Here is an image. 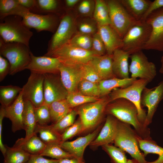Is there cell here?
<instances>
[{
  "label": "cell",
  "mask_w": 163,
  "mask_h": 163,
  "mask_svg": "<svg viewBox=\"0 0 163 163\" xmlns=\"http://www.w3.org/2000/svg\"><path fill=\"white\" fill-rule=\"evenodd\" d=\"M107 115L113 116L119 120L133 126L138 135L144 139H149L150 129L141 124L138 117V110L135 104L123 98L110 102L106 110Z\"/></svg>",
  "instance_id": "obj_1"
},
{
  "label": "cell",
  "mask_w": 163,
  "mask_h": 163,
  "mask_svg": "<svg viewBox=\"0 0 163 163\" xmlns=\"http://www.w3.org/2000/svg\"><path fill=\"white\" fill-rule=\"evenodd\" d=\"M110 102L108 95L100 97L95 102L84 104L75 108L83 124V133L93 129L105 120L106 108Z\"/></svg>",
  "instance_id": "obj_2"
},
{
  "label": "cell",
  "mask_w": 163,
  "mask_h": 163,
  "mask_svg": "<svg viewBox=\"0 0 163 163\" xmlns=\"http://www.w3.org/2000/svg\"><path fill=\"white\" fill-rule=\"evenodd\" d=\"M29 46L22 43L5 42L0 37V54L10 65L9 74L14 75L26 69L31 61Z\"/></svg>",
  "instance_id": "obj_3"
},
{
  "label": "cell",
  "mask_w": 163,
  "mask_h": 163,
  "mask_svg": "<svg viewBox=\"0 0 163 163\" xmlns=\"http://www.w3.org/2000/svg\"><path fill=\"white\" fill-rule=\"evenodd\" d=\"M76 17L70 10H66L61 17L58 26L49 40L46 53L51 57L56 50L68 43L76 33Z\"/></svg>",
  "instance_id": "obj_4"
},
{
  "label": "cell",
  "mask_w": 163,
  "mask_h": 163,
  "mask_svg": "<svg viewBox=\"0 0 163 163\" xmlns=\"http://www.w3.org/2000/svg\"><path fill=\"white\" fill-rule=\"evenodd\" d=\"M2 20L0 23V37L6 43H19L29 47L33 33L24 24L22 17L10 15Z\"/></svg>",
  "instance_id": "obj_5"
},
{
  "label": "cell",
  "mask_w": 163,
  "mask_h": 163,
  "mask_svg": "<svg viewBox=\"0 0 163 163\" xmlns=\"http://www.w3.org/2000/svg\"><path fill=\"white\" fill-rule=\"evenodd\" d=\"M138 136L130 125L119 120L113 143L115 146L129 154L139 163H147L143 153L140 150L138 140Z\"/></svg>",
  "instance_id": "obj_6"
},
{
  "label": "cell",
  "mask_w": 163,
  "mask_h": 163,
  "mask_svg": "<svg viewBox=\"0 0 163 163\" xmlns=\"http://www.w3.org/2000/svg\"><path fill=\"white\" fill-rule=\"evenodd\" d=\"M151 31V25L145 21H138L123 38L121 49L129 55L142 51L149 39Z\"/></svg>",
  "instance_id": "obj_7"
},
{
  "label": "cell",
  "mask_w": 163,
  "mask_h": 163,
  "mask_svg": "<svg viewBox=\"0 0 163 163\" xmlns=\"http://www.w3.org/2000/svg\"><path fill=\"white\" fill-rule=\"evenodd\" d=\"M150 82L148 80L137 79L131 85L126 87L114 89L109 94L110 101L123 98L134 104L138 110V120L144 126L147 113L145 110L143 108L141 104V96L143 89Z\"/></svg>",
  "instance_id": "obj_8"
},
{
  "label": "cell",
  "mask_w": 163,
  "mask_h": 163,
  "mask_svg": "<svg viewBox=\"0 0 163 163\" xmlns=\"http://www.w3.org/2000/svg\"><path fill=\"white\" fill-rule=\"evenodd\" d=\"M95 56L92 50L82 49L67 43L55 51L51 57L57 58L62 64L79 69Z\"/></svg>",
  "instance_id": "obj_9"
},
{
  "label": "cell",
  "mask_w": 163,
  "mask_h": 163,
  "mask_svg": "<svg viewBox=\"0 0 163 163\" xmlns=\"http://www.w3.org/2000/svg\"><path fill=\"white\" fill-rule=\"evenodd\" d=\"M110 25L123 39L129 30L138 21L127 12L119 0H108Z\"/></svg>",
  "instance_id": "obj_10"
},
{
  "label": "cell",
  "mask_w": 163,
  "mask_h": 163,
  "mask_svg": "<svg viewBox=\"0 0 163 163\" xmlns=\"http://www.w3.org/2000/svg\"><path fill=\"white\" fill-rule=\"evenodd\" d=\"M61 16L53 14H38L28 11L21 17L24 24L30 29L34 28L37 32L46 31L54 33L59 24Z\"/></svg>",
  "instance_id": "obj_11"
},
{
  "label": "cell",
  "mask_w": 163,
  "mask_h": 163,
  "mask_svg": "<svg viewBox=\"0 0 163 163\" xmlns=\"http://www.w3.org/2000/svg\"><path fill=\"white\" fill-rule=\"evenodd\" d=\"M131 62L129 71L131 73V78L148 80L151 82L156 74L155 64L149 61L148 58L140 51L130 55Z\"/></svg>",
  "instance_id": "obj_12"
},
{
  "label": "cell",
  "mask_w": 163,
  "mask_h": 163,
  "mask_svg": "<svg viewBox=\"0 0 163 163\" xmlns=\"http://www.w3.org/2000/svg\"><path fill=\"white\" fill-rule=\"evenodd\" d=\"M152 27L149 39L143 50H163V7L152 12L145 20Z\"/></svg>",
  "instance_id": "obj_13"
},
{
  "label": "cell",
  "mask_w": 163,
  "mask_h": 163,
  "mask_svg": "<svg viewBox=\"0 0 163 163\" xmlns=\"http://www.w3.org/2000/svg\"><path fill=\"white\" fill-rule=\"evenodd\" d=\"M43 81V75L30 72L27 82L22 88L24 101H30L35 107L44 104Z\"/></svg>",
  "instance_id": "obj_14"
},
{
  "label": "cell",
  "mask_w": 163,
  "mask_h": 163,
  "mask_svg": "<svg viewBox=\"0 0 163 163\" xmlns=\"http://www.w3.org/2000/svg\"><path fill=\"white\" fill-rule=\"evenodd\" d=\"M59 73L43 74L44 104L49 105L53 102L66 99L68 93Z\"/></svg>",
  "instance_id": "obj_15"
},
{
  "label": "cell",
  "mask_w": 163,
  "mask_h": 163,
  "mask_svg": "<svg viewBox=\"0 0 163 163\" xmlns=\"http://www.w3.org/2000/svg\"><path fill=\"white\" fill-rule=\"evenodd\" d=\"M163 100V80L152 88L145 87L141 96L142 107H146L147 113L144 124L146 127L151 123L153 117L160 102Z\"/></svg>",
  "instance_id": "obj_16"
},
{
  "label": "cell",
  "mask_w": 163,
  "mask_h": 163,
  "mask_svg": "<svg viewBox=\"0 0 163 163\" xmlns=\"http://www.w3.org/2000/svg\"><path fill=\"white\" fill-rule=\"evenodd\" d=\"M31 61L26 69L30 72L43 75L59 73L61 63L56 57L46 56H36L30 51Z\"/></svg>",
  "instance_id": "obj_17"
},
{
  "label": "cell",
  "mask_w": 163,
  "mask_h": 163,
  "mask_svg": "<svg viewBox=\"0 0 163 163\" xmlns=\"http://www.w3.org/2000/svg\"><path fill=\"white\" fill-rule=\"evenodd\" d=\"M118 122L119 120L114 117L107 115L98 135L89 145L90 147L95 149L99 146L113 143L117 132Z\"/></svg>",
  "instance_id": "obj_18"
},
{
  "label": "cell",
  "mask_w": 163,
  "mask_h": 163,
  "mask_svg": "<svg viewBox=\"0 0 163 163\" xmlns=\"http://www.w3.org/2000/svg\"><path fill=\"white\" fill-rule=\"evenodd\" d=\"M104 124L99 126L92 133L85 136L79 137L73 141L63 142L61 144L62 148L75 157L83 159L85 148L97 136Z\"/></svg>",
  "instance_id": "obj_19"
},
{
  "label": "cell",
  "mask_w": 163,
  "mask_h": 163,
  "mask_svg": "<svg viewBox=\"0 0 163 163\" xmlns=\"http://www.w3.org/2000/svg\"><path fill=\"white\" fill-rule=\"evenodd\" d=\"M24 104V101L21 91L13 103L9 106L5 107V117L11 121V130L14 133L24 129L23 114Z\"/></svg>",
  "instance_id": "obj_20"
},
{
  "label": "cell",
  "mask_w": 163,
  "mask_h": 163,
  "mask_svg": "<svg viewBox=\"0 0 163 163\" xmlns=\"http://www.w3.org/2000/svg\"><path fill=\"white\" fill-rule=\"evenodd\" d=\"M97 32L103 42L107 54L112 55L115 50L121 49L122 39L110 25H98Z\"/></svg>",
  "instance_id": "obj_21"
},
{
  "label": "cell",
  "mask_w": 163,
  "mask_h": 163,
  "mask_svg": "<svg viewBox=\"0 0 163 163\" xmlns=\"http://www.w3.org/2000/svg\"><path fill=\"white\" fill-rule=\"evenodd\" d=\"M59 72L62 82L68 94L78 91L79 84L82 80L80 68L66 66L61 63Z\"/></svg>",
  "instance_id": "obj_22"
},
{
  "label": "cell",
  "mask_w": 163,
  "mask_h": 163,
  "mask_svg": "<svg viewBox=\"0 0 163 163\" xmlns=\"http://www.w3.org/2000/svg\"><path fill=\"white\" fill-rule=\"evenodd\" d=\"M113 55L106 54L95 56L88 63L95 71L102 80L115 76L112 67Z\"/></svg>",
  "instance_id": "obj_23"
},
{
  "label": "cell",
  "mask_w": 163,
  "mask_h": 163,
  "mask_svg": "<svg viewBox=\"0 0 163 163\" xmlns=\"http://www.w3.org/2000/svg\"><path fill=\"white\" fill-rule=\"evenodd\" d=\"M129 55L121 49L116 50L113 54L112 67L116 77L120 79L129 78L128 59Z\"/></svg>",
  "instance_id": "obj_24"
},
{
  "label": "cell",
  "mask_w": 163,
  "mask_h": 163,
  "mask_svg": "<svg viewBox=\"0 0 163 163\" xmlns=\"http://www.w3.org/2000/svg\"><path fill=\"white\" fill-rule=\"evenodd\" d=\"M46 145L35 133L27 139H19L14 146L21 148L31 155H41L43 152Z\"/></svg>",
  "instance_id": "obj_25"
},
{
  "label": "cell",
  "mask_w": 163,
  "mask_h": 163,
  "mask_svg": "<svg viewBox=\"0 0 163 163\" xmlns=\"http://www.w3.org/2000/svg\"><path fill=\"white\" fill-rule=\"evenodd\" d=\"M128 13L136 21L141 20L151 1L149 0H119Z\"/></svg>",
  "instance_id": "obj_26"
},
{
  "label": "cell",
  "mask_w": 163,
  "mask_h": 163,
  "mask_svg": "<svg viewBox=\"0 0 163 163\" xmlns=\"http://www.w3.org/2000/svg\"><path fill=\"white\" fill-rule=\"evenodd\" d=\"M136 79L131 77L126 79L114 77L102 80L98 83L100 97L109 95L114 89L126 87L131 85Z\"/></svg>",
  "instance_id": "obj_27"
},
{
  "label": "cell",
  "mask_w": 163,
  "mask_h": 163,
  "mask_svg": "<svg viewBox=\"0 0 163 163\" xmlns=\"http://www.w3.org/2000/svg\"><path fill=\"white\" fill-rule=\"evenodd\" d=\"M24 101L23 114L24 129L26 132L25 139H27L35 133L37 124L34 112V106L30 101Z\"/></svg>",
  "instance_id": "obj_28"
},
{
  "label": "cell",
  "mask_w": 163,
  "mask_h": 163,
  "mask_svg": "<svg viewBox=\"0 0 163 163\" xmlns=\"http://www.w3.org/2000/svg\"><path fill=\"white\" fill-rule=\"evenodd\" d=\"M139 148L143 152L145 157L149 153L158 155V157L154 161L147 163H163V148L158 145L152 138L144 139L139 136L138 137Z\"/></svg>",
  "instance_id": "obj_29"
},
{
  "label": "cell",
  "mask_w": 163,
  "mask_h": 163,
  "mask_svg": "<svg viewBox=\"0 0 163 163\" xmlns=\"http://www.w3.org/2000/svg\"><path fill=\"white\" fill-rule=\"evenodd\" d=\"M64 8L61 2L57 0H36L33 13L45 14H53L59 15V12Z\"/></svg>",
  "instance_id": "obj_30"
},
{
  "label": "cell",
  "mask_w": 163,
  "mask_h": 163,
  "mask_svg": "<svg viewBox=\"0 0 163 163\" xmlns=\"http://www.w3.org/2000/svg\"><path fill=\"white\" fill-rule=\"evenodd\" d=\"M35 133H38L40 138L46 144L62 143L61 135L53 129L52 125H41L37 123Z\"/></svg>",
  "instance_id": "obj_31"
},
{
  "label": "cell",
  "mask_w": 163,
  "mask_h": 163,
  "mask_svg": "<svg viewBox=\"0 0 163 163\" xmlns=\"http://www.w3.org/2000/svg\"><path fill=\"white\" fill-rule=\"evenodd\" d=\"M6 152L4 157L3 163H26L31 155L21 148L13 146L9 147L5 145Z\"/></svg>",
  "instance_id": "obj_32"
},
{
  "label": "cell",
  "mask_w": 163,
  "mask_h": 163,
  "mask_svg": "<svg viewBox=\"0 0 163 163\" xmlns=\"http://www.w3.org/2000/svg\"><path fill=\"white\" fill-rule=\"evenodd\" d=\"M49 107L53 124L57 123L73 109L66 99L53 102Z\"/></svg>",
  "instance_id": "obj_33"
},
{
  "label": "cell",
  "mask_w": 163,
  "mask_h": 163,
  "mask_svg": "<svg viewBox=\"0 0 163 163\" xmlns=\"http://www.w3.org/2000/svg\"><path fill=\"white\" fill-rule=\"evenodd\" d=\"M93 18L98 25H110L108 7L106 1L96 0Z\"/></svg>",
  "instance_id": "obj_34"
},
{
  "label": "cell",
  "mask_w": 163,
  "mask_h": 163,
  "mask_svg": "<svg viewBox=\"0 0 163 163\" xmlns=\"http://www.w3.org/2000/svg\"><path fill=\"white\" fill-rule=\"evenodd\" d=\"M22 90V88L11 85L0 86V102L5 107L12 104Z\"/></svg>",
  "instance_id": "obj_35"
},
{
  "label": "cell",
  "mask_w": 163,
  "mask_h": 163,
  "mask_svg": "<svg viewBox=\"0 0 163 163\" xmlns=\"http://www.w3.org/2000/svg\"><path fill=\"white\" fill-rule=\"evenodd\" d=\"M76 26L77 33L93 36L98 31V25L93 18H76Z\"/></svg>",
  "instance_id": "obj_36"
},
{
  "label": "cell",
  "mask_w": 163,
  "mask_h": 163,
  "mask_svg": "<svg viewBox=\"0 0 163 163\" xmlns=\"http://www.w3.org/2000/svg\"><path fill=\"white\" fill-rule=\"evenodd\" d=\"M40 155L57 160L75 157L73 155L63 149L61 146L60 143H56L46 144L45 150Z\"/></svg>",
  "instance_id": "obj_37"
},
{
  "label": "cell",
  "mask_w": 163,
  "mask_h": 163,
  "mask_svg": "<svg viewBox=\"0 0 163 163\" xmlns=\"http://www.w3.org/2000/svg\"><path fill=\"white\" fill-rule=\"evenodd\" d=\"M99 98L86 96L78 91L68 94L66 100L69 106L74 109L84 104L95 102Z\"/></svg>",
  "instance_id": "obj_38"
},
{
  "label": "cell",
  "mask_w": 163,
  "mask_h": 163,
  "mask_svg": "<svg viewBox=\"0 0 163 163\" xmlns=\"http://www.w3.org/2000/svg\"><path fill=\"white\" fill-rule=\"evenodd\" d=\"M101 147L109 156L112 163H127L125 152L120 148L110 144Z\"/></svg>",
  "instance_id": "obj_39"
},
{
  "label": "cell",
  "mask_w": 163,
  "mask_h": 163,
  "mask_svg": "<svg viewBox=\"0 0 163 163\" xmlns=\"http://www.w3.org/2000/svg\"><path fill=\"white\" fill-rule=\"evenodd\" d=\"M78 91L86 96L101 97L98 83L82 79L79 84Z\"/></svg>",
  "instance_id": "obj_40"
},
{
  "label": "cell",
  "mask_w": 163,
  "mask_h": 163,
  "mask_svg": "<svg viewBox=\"0 0 163 163\" xmlns=\"http://www.w3.org/2000/svg\"><path fill=\"white\" fill-rule=\"evenodd\" d=\"M92 36L76 33L68 43L78 48L87 50H91Z\"/></svg>",
  "instance_id": "obj_41"
},
{
  "label": "cell",
  "mask_w": 163,
  "mask_h": 163,
  "mask_svg": "<svg viewBox=\"0 0 163 163\" xmlns=\"http://www.w3.org/2000/svg\"><path fill=\"white\" fill-rule=\"evenodd\" d=\"M77 115L78 113L76 109H73L57 123L52 124L53 128L56 131L61 135L67 128L74 123Z\"/></svg>",
  "instance_id": "obj_42"
},
{
  "label": "cell",
  "mask_w": 163,
  "mask_h": 163,
  "mask_svg": "<svg viewBox=\"0 0 163 163\" xmlns=\"http://www.w3.org/2000/svg\"><path fill=\"white\" fill-rule=\"evenodd\" d=\"M77 5L76 12L78 18H93L95 6V0H81Z\"/></svg>",
  "instance_id": "obj_43"
},
{
  "label": "cell",
  "mask_w": 163,
  "mask_h": 163,
  "mask_svg": "<svg viewBox=\"0 0 163 163\" xmlns=\"http://www.w3.org/2000/svg\"><path fill=\"white\" fill-rule=\"evenodd\" d=\"M34 112L37 124L48 125L51 121L49 105L44 104L38 107H34Z\"/></svg>",
  "instance_id": "obj_44"
},
{
  "label": "cell",
  "mask_w": 163,
  "mask_h": 163,
  "mask_svg": "<svg viewBox=\"0 0 163 163\" xmlns=\"http://www.w3.org/2000/svg\"><path fill=\"white\" fill-rule=\"evenodd\" d=\"M83 126L79 118L71 126L67 128L61 134L62 143L79 134L83 133Z\"/></svg>",
  "instance_id": "obj_45"
},
{
  "label": "cell",
  "mask_w": 163,
  "mask_h": 163,
  "mask_svg": "<svg viewBox=\"0 0 163 163\" xmlns=\"http://www.w3.org/2000/svg\"><path fill=\"white\" fill-rule=\"evenodd\" d=\"M19 5L17 0H0V19L3 20L10 16L11 13Z\"/></svg>",
  "instance_id": "obj_46"
},
{
  "label": "cell",
  "mask_w": 163,
  "mask_h": 163,
  "mask_svg": "<svg viewBox=\"0 0 163 163\" xmlns=\"http://www.w3.org/2000/svg\"><path fill=\"white\" fill-rule=\"evenodd\" d=\"M82 79L99 83L102 80L93 69L88 63L80 68Z\"/></svg>",
  "instance_id": "obj_47"
},
{
  "label": "cell",
  "mask_w": 163,
  "mask_h": 163,
  "mask_svg": "<svg viewBox=\"0 0 163 163\" xmlns=\"http://www.w3.org/2000/svg\"><path fill=\"white\" fill-rule=\"evenodd\" d=\"M91 50L97 56H101L106 54L104 43L98 32L93 36Z\"/></svg>",
  "instance_id": "obj_48"
},
{
  "label": "cell",
  "mask_w": 163,
  "mask_h": 163,
  "mask_svg": "<svg viewBox=\"0 0 163 163\" xmlns=\"http://www.w3.org/2000/svg\"><path fill=\"white\" fill-rule=\"evenodd\" d=\"M10 65L8 60L0 55V82H2L9 74Z\"/></svg>",
  "instance_id": "obj_49"
},
{
  "label": "cell",
  "mask_w": 163,
  "mask_h": 163,
  "mask_svg": "<svg viewBox=\"0 0 163 163\" xmlns=\"http://www.w3.org/2000/svg\"><path fill=\"white\" fill-rule=\"evenodd\" d=\"M163 7V0H155L152 1L141 20L145 21L152 12Z\"/></svg>",
  "instance_id": "obj_50"
},
{
  "label": "cell",
  "mask_w": 163,
  "mask_h": 163,
  "mask_svg": "<svg viewBox=\"0 0 163 163\" xmlns=\"http://www.w3.org/2000/svg\"><path fill=\"white\" fill-rule=\"evenodd\" d=\"M43 156L40 155H31L26 163H58L59 160L46 159Z\"/></svg>",
  "instance_id": "obj_51"
},
{
  "label": "cell",
  "mask_w": 163,
  "mask_h": 163,
  "mask_svg": "<svg viewBox=\"0 0 163 163\" xmlns=\"http://www.w3.org/2000/svg\"><path fill=\"white\" fill-rule=\"evenodd\" d=\"M5 107L1 105L0 109V149L3 156L6 152V149L2 142V121L5 117Z\"/></svg>",
  "instance_id": "obj_52"
},
{
  "label": "cell",
  "mask_w": 163,
  "mask_h": 163,
  "mask_svg": "<svg viewBox=\"0 0 163 163\" xmlns=\"http://www.w3.org/2000/svg\"><path fill=\"white\" fill-rule=\"evenodd\" d=\"M20 5L29 10L33 13L36 5V0H17Z\"/></svg>",
  "instance_id": "obj_53"
},
{
  "label": "cell",
  "mask_w": 163,
  "mask_h": 163,
  "mask_svg": "<svg viewBox=\"0 0 163 163\" xmlns=\"http://www.w3.org/2000/svg\"><path fill=\"white\" fill-rule=\"evenodd\" d=\"M58 163H85L83 159L74 157L70 158H65L59 160Z\"/></svg>",
  "instance_id": "obj_54"
},
{
  "label": "cell",
  "mask_w": 163,
  "mask_h": 163,
  "mask_svg": "<svg viewBox=\"0 0 163 163\" xmlns=\"http://www.w3.org/2000/svg\"><path fill=\"white\" fill-rule=\"evenodd\" d=\"M80 0H65L63 1V5L65 10H70L77 5Z\"/></svg>",
  "instance_id": "obj_55"
},
{
  "label": "cell",
  "mask_w": 163,
  "mask_h": 163,
  "mask_svg": "<svg viewBox=\"0 0 163 163\" xmlns=\"http://www.w3.org/2000/svg\"><path fill=\"white\" fill-rule=\"evenodd\" d=\"M162 51L163 52V50ZM161 66L159 71V72L160 73L163 74V54L161 57Z\"/></svg>",
  "instance_id": "obj_56"
},
{
  "label": "cell",
  "mask_w": 163,
  "mask_h": 163,
  "mask_svg": "<svg viewBox=\"0 0 163 163\" xmlns=\"http://www.w3.org/2000/svg\"><path fill=\"white\" fill-rule=\"evenodd\" d=\"M127 163H139L136 160L133 159L127 160Z\"/></svg>",
  "instance_id": "obj_57"
}]
</instances>
